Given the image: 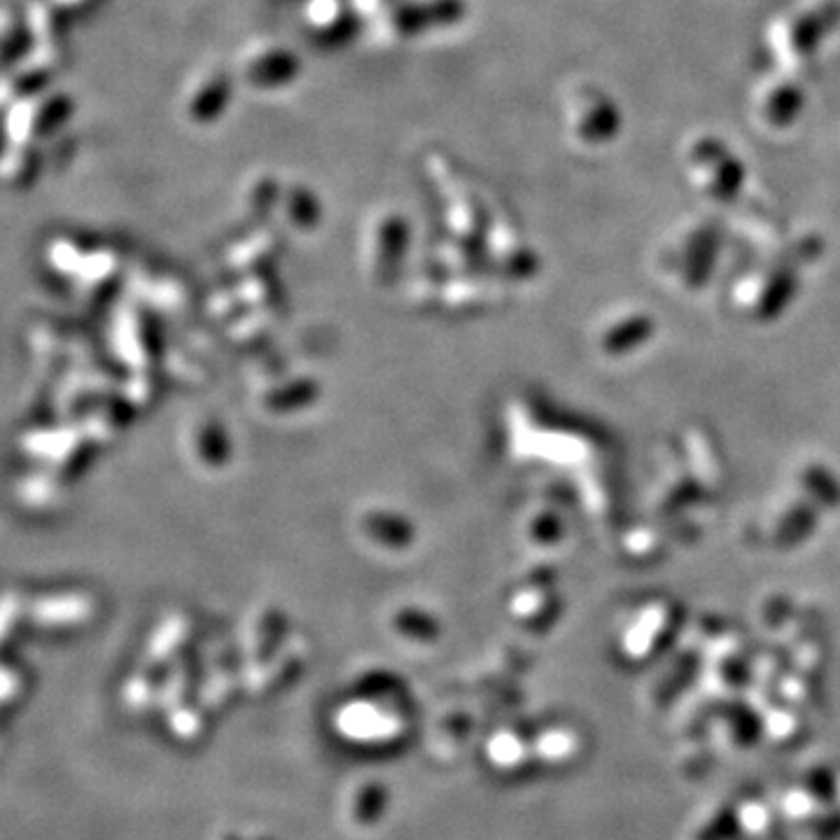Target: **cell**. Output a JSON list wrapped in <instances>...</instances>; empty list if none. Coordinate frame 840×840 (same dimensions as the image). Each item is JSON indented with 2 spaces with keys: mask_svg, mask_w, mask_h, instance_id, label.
I'll return each instance as SVG.
<instances>
[]
</instances>
